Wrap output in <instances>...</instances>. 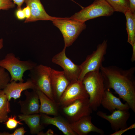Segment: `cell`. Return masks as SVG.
I'll return each mask as SVG.
<instances>
[{
  "label": "cell",
  "instance_id": "obj_1",
  "mask_svg": "<svg viewBox=\"0 0 135 135\" xmlns=\"http://www.w3.org/2000/svg\"><path fill=\"white\" fill-rule=\"evenodd\" d=\"M100 71L106 90L112 88L135 112V67L124 70L116 66H102Z\"/></svg>",
  "mask_w": 135,
  "mask_h": 135
},
{
  "label": "cell",
  "instance_id": "obj_2",
  "mask_svg": "<svg viewBox=\"0 0 135 135\" xmlns=\"http://www.w3.org/2000/svg\"><path fill=\"white\" fill-rule=\"evenodd\" d=\"M89 96V102L93 110L96 111L101 105L106 89L104 79L100 71L89 72L82 81Z\"/></svg>",
  "mask_w": 135,
  "mask_h": 135
},
{
  "label": "cell",
  "instance_id": "obj_3",
  "mask_svg": "<svg viewBox=\"0 0 135 135\" xmlns=\"http://www.w3.org/2000/svg\"><path fill=\"white\" fill-rule=\"evenodd\" d=\"M37 65L30 60H20L13 53L7 54L4 58L0 60V67L7 70L9 73L11 77L10 82L14 81L24 82L23 77L24 72L30 70Z\"/></svg>",
  "mask_w": 135,
  "mask_h": 135
},
{
  "label": "cell",
  "instance_id": "obj_4",
  "mask_svg": "<svg viewBox=\"0 0 135 135\" xmlns=\"http://www.w3.org/2000/svg\"><path fill=\"white\" fill-rule=\"evenodd\" d=\"M54 25L60 30L64 38V47L72 45L86 28L85 22L72 19L69 17H56L52 20Z\"/></svg>",
  "mask_w": 135,
  "mask_h": 135
},
{
  "label": "cell",
  "instance_id": "obj_5",
  "mask_svg": "<svg viewBox=\"0 0 135 135\" xmlns=\"http://www.w3.org/2000/svg\"><path fill=\"white\" fill-rule=\"evenodd\" d=\"M52 69L42 64L37 65L30 70L28 76L35 87V90H40L50 99L55 102L51 82Z\"/></svg>",
  "mask_w": 135,
  "mask_h": 135
},
{
  "label": "cell",
  "instance_id": "obj_6",
  "mask_svg": "<svg viewBox=\"0 0 135 135\" xmlns=\"http://www.w3.org/2000/svg\"><path fill=\"white\" fill-rule=\"evenodd\" d=\"M114 12L106 0H95L91 4L82 7L81 10L69 18L72 20L85 22L99 17L110 16Z\"/></svg>",
  "mask_w": 135,
  "mask_h": 135
},
{
  "label": "cell",
  "instance_id": "obj_7",
  "mask_svg": "<svg viewBox=\"0 0 135 135\" xmlns=\"http://www.w3.org/2000/svg\"><path fill=\"white\" fill-rule=\"evenodd\" d=\"M107 46V40H104L98 45L95 50L87 56L85 60L80 65L81 72L78 80L82 81L88 72L100 71L102 62L104 60Z\"/></svg>",
  "mask_w": 135,
  "mask_h": 135
},
{
  "label": "cell",
  "instance_id": "obj_8",
  "mask_svg": "<svg viewBox=\"0 0 135 135\" xmlns=\"http://www.w3.org/2000/svg\"><path fill=\"white\" fill-rule=\"evenodd\" d=\"M61 107L62 114L69 123L90 115L93 110L90 105L89 98L77 99L68 105Z\"/></svg>",
  "mask_w": 135,
  "mask_h": 135
},
{
  "label": "cell",
  "instance_id": "obj_9",
  "mask_svg": "<svg viewBox=\"0 0 135 135\" xmlns=\"http://www.w3.org/2000/svg\"><path fill=\"white\" fill-rule=\"evenodd\" d=\"M66 48L64 46L61 51L54 56L52 61L63 68L66 76L71 83L78 80L81 69L80 65L76 64L67 57L66 54Z\"/></svg>",
  "mask_w": 135,
  "mask_h": 135
},
{
  "label": "cell",
  "instance_id": "obj_10",
  "mask_svg": "<svg viewBox=\"0 0 135 135\" xmlns=\"http://www.w3.org/2000/svg\"><path fill=\"white\" fill-rule=\"evenodd\" d=\"M89 98L82 81L78 80L70 83L58 103L61 107L68 105L76 100Z\"/></svg>",
  "mask_w": 135,
  "mask_h": 135
},
{
  "label": "cell",
  "instance_id": "obj_11",
  "mask_svg": "<svg viewBox=\"0 0 135 135\" xmlns=\"http://www.w3.org/2000/svg\"><path fill=\"white\" fill-rule=\"evenodd\" d=\"M97 115L108 121L112 130L116 131L128 127L127 121L130 116L128 110H116L110 115L101 111L96 113Z\"/></svg>",
  "mask_w": 135,
  "mask_h": 135
},
{
  "label": "cell",
  "instance_id": "obj_12",
  "mask_svg": "<svg viewBox=\"0 0 135 135\" xmlns=\"http://www.w3.org/2000/svg\"><path fill=\"white\" fill-rule=\"evenodd\" d=\"M51 82L54 100L58 104L70 82L63 71L52 69Z\"/></svg>",
  "mask_w": 135,
  "mask_h": 135
},
{
  "label": "cell",
  "instance_id": "obj_13",
  "mask_svg": "<svg viewBox=\"0 0 135 135\" xmlns=\"http://www.w3.org/2000/svg\"><path fill=\"white\" fill-rule=\"evenodd\" d=\"M92 118L90 115L86 116L77 121L69 123V125L77 135H86L91 132H95L104 135V131L92 123Z\"/></svg>",
  "mask_w": 135,
  "mask_h": 135
},
{
  "label": "cell",
  "instance_id": "obj_14",
  "mask_svg": "<svg viewBox=\"0 0 135 135\" xmlns=\"http://www.w3.org/2000/svg\"><path fill=\"white\" fill-rule=\"evenodd\" d=\"M24 94L26 98L23 101L18 102L20 106V112L25 115L39 113L40 104L38 95L34 90L31 92L25 90Z\"/></svg>",
  "mask_w": 135,
  "mask_h": 135
},
{
  "label": "cell",
  "instance_id": "obj_15",
  "mask_svg": "<svg viewBox=\"0 0 135 135\" xmlns=\"http://www.w3.org/2000/svg\"><path fill=\"white\" fill-rule=\"evenodd\" d=\"M31 89L36 90L35 87L29 78L24 82L12 81L9 82L3 90L8 100L10 101L12 98L15 100L20 98L22 92L24 90Z\"/></svg>",
  "mask_w": 135,
  "mask_h": 135
},
{
  "label": "cell",
  "instance_id": "obj_16",
  "mask_svg": "<svg viewBox=\"0 0 135 135\" xmlns=\"http://www.w3.org/2000/svg\"><path fill=\"white\" fill-rule=\"evenodd\" d=\"M24 2L26 6L30 7L31 10L30 17L26 19L24 23L38 20L52 21L56 18L50 16L46 12L40 0H25Z\"/></svg>",
  "mask_w": 135,
  "mask_h": 135
},
{
  "label": "cell",
  "instance_id": "obj_17",
  "mask_svg": "<svg viewBox=\"0 0 135 135\" xmlns=\"http://www.w3.org/2000/svg\"><path fill=\"white\" fill-rule=\"evenodd\" d=\"M40 114L42 124L54 126L65 135H77L70 128L68 121L59 115L52 117L45 114Z\"/></svg>",
  "mask_w": 135,
  "mask_h": 135
},
{
  "label": "cell",
  "instance_id": "obj_18",
  "mask_svg": "<svg viewBox=\"0 0 135 135\" xmlns=\"http://www.w3.org/2000/svg\"><path fill=\"white\" fill-rule=\"evenodd\" d=\"M101 104L112 112L116 109L128 110L130 108L126 102L125 104L123 103L120 98L114 96L109 89L106 90L105 94L102 100Z\"/></svg>",
  "mask_w": 135,
  "mask_h": 135
},
{
  "label": "cell",
  "instance_id": "obj_19",
  "mask_svg": "<svg viewBox=\"0 0 135 135\" xmlns=\"http://www.w3.org/2000/svg\"><path fill=\"white\" fill-rule=\"evenodd\" d=\"M34 90L38 95L40 102L39 113L54 116L58 115L59 106L58 104L50 99L40 90Z\"/></svg>",
  "mask_w": 135,
  "mask_h": 135
},
{
  "label": "cell",
  "instance_id": "obj_20",
  "mask_svg": "<svg viewBox=\"0 0 135 135\" xmlns=\"http://www.w3.org/2000/svg\"><path fill=\"white\" fill-rule=\"evenodd\" d=\"M40 114H35L30 115L20 114L18 117L21 121H23L30 129V134L37 135L44 128L40 123Z\"/></svg>",
  "mask_w": 135,
  "mask_h": 135
},
{
  "label": "cell",
  "instance_id": "obj_21",
  "mask_svg": "<svg viewBox=\"0 0 135 135\" xmlns=\"http://www.w3.org/2000/svg\"><path fill=\"white\" fill-rule=\"evenodd\" d=\"M124 14L126 20L127 42L132 46L135 44V12L128 10Z\"/></svg>",
  "mask_w": 135,
  "mask_h": 135
},
{
  "label": "cell",
  "instance_id": "obj_22",
  "mask_svg": "<svg viewBox=\"0 0 135 135\" xmlns=\"http://www.w3.org/2000/svg\"><path fill=\"white\" fill-rule=\"evenodd\" d=\"M3 90H0V123L6 122L11 112L10 104Z\"/></svg>",
  "mask_w": 135,
  "mask_h": 135
},
{
  "label": "cell",
  "instance_id": "obj_23",
  "mask_svg": "<svg viewBox=\"0 0 135 135\" xmlns=\"http://www.w3.org/2000/svg\"><path fill=\"white\" fill-rule=\"evenodd\" d=\"M112 8L114 12H119L125 14L130 10L128 0H106Z\"/></svg>",
  "mask_w": 135,
  "mask_h": 135
},
{
  "label": "cell",
  "instance_id": "obj_24",
  "mask_svg": "<svg viewBox=\"0 0 135 135\" xmlns=\"http://www.w3.org/2000/svg\"><path fill=\"white\" fill-rule=\"evenodd\" d=\"M10 80V74L4 68L0 67V90H3Z\"/></svg>",
  "mask_w": 135,
  "mask_h": 135
},
{
  "label": "cell",
  "instance_id": "obj_25",
  "mask_svg": "<svg viewBox=\"0 0 135 135\" xmlns=\"http://www.w3.org/2000/svg\"><path fill=\"white\" fill-rule=\"evenodd\" d=\"M16 116L12 115L8 117V120L4 124L6 125V128L10 130H12L16 128L18 124L23 125V124L20 122V120L18 121L16 119Z\"/></svg>",
  "mask_w": 135,
  "mask_h": 135
},
{
  "label": "cell",
  "instance_id": "obj_26",
  "mask_svg": "<svg viewBox=\"0 0 135 135\" xmlns=\"http://www.w3.org/2000/svg\"><path fill=\"white\" fill-rule=\"evenodd\" d=\"M15 6V4L12 0H0V10H7Z\"/></svg>",
  "mask_w": 135,
  "mask_h": 135
},
{
  "label": "cell",
  "instance_id": "obj_27",
  "mask_svg": "<svg viewBox=\"0 0 135 135\" xmlns=\"http://www.w3.org/2000/svg\"><path fill=\"white\" fill-rule=\"evenodd\" d=\"M26 132L24 128L22 127L16 129L13 133L10 134L8 132H0V135H24Z\"/></svg>",
  "mask_w": 135,
  "mask_h": 135
},
{
  "label": "cell",
  "instance_id": "obj_28",
  "mask_svg": "<svg viewBox=\"0 0 135 135\" xmlns=\"http://www.w3.org/2000/svg\"><path fill=\"white\" fill-rule=\"evenodd\" d=\"M135 128V124H132L129 127L120 129L119 130L115 131L114 133H112L110 135H121L127 131Z\"/></svg>",
  "mask_w": 135,
  "mask_h": 135
},
{
  "label": "cell",
  "instance_id": "obj_29",
  "mask_svg": "<svg viewBox=\"0 0 135 135\" xmlns=\"http://www.w3.org/2000/svg\"><path fill=\"white\" fill-rule=\"evenodd\" d=\"M16 15L17 18L19 20H23L26 18L24 12L21 8L18 9L16 12Z\"/></svg>",
  "mask_w": 135,
  "mask_h": 135
},
{
  "label": "cell",
  "instance_id": "obj_30",
  "mask_svg": "<svg viewBox=\"0 0 135 135\" xmlns=\"http://www.w3.org/2000/svg\"><path fill=\"white\" fill-rule=\"evenodd\" d=\"M24 8L22 10L24 12L26 19H28L31 15V10L30 7L28 6Z\"/></svg>",
  "mask_w": 135,
  "mask_h": 135
},
{
  "label": "cell",
  "instance_id": "obj_31",
  "mask_svg": "<svg viewBox=\"0 0 135 135\" xmlns=\"http://www.w3.org/2000/svg\"><path fill=\"white\" fill-rule=\"evenodd\" d=\"M130 6V10L131 12H135V0H128Z\"/></svg>",
  "mask_w": 135,
  "mask_h": 135
},
{
  "label": "cell",
  "instance_id": "obj_32",
  "mask_svg": "<svg viewBox=\"0 0 135 135\" xmlns=\"http://www.w3.org/2000/svg\"><path fill=\"white\" fill-rule=\"evenodd\" d=\"M13 1L14 3L17 5L18 9L21 8V6L24 2L25 0H12Z\"/></svg>",
  "mask_w": 135,
  "mask_h": 135
},
{
  "label": "cell",
  "instance_id": "obj_33",
  "mask_svg": "<svg viewBox=\"0 0 135 135\" xmlns=\"http://www.w3.org/2000/svg\"><path fill=\"white\" fill-rule=\"evenodd\" d=\"M54 134L53 131L51 129H48L46 132L44 133L42 131L40 132L38 135H53Z\"/></svg>",
  "mask_w": 135,
  "mask_h": 135
},
{
  "label": "cell",
  "instance_id": "obj_34",
  "mask_svg": "<svg viewBox=\"0 0 135 135\" xmlns=\"http://www.w3.org/2000/svg\"><path fill=\"white\" fill-rule=\"evenodd\" d=\"M132 46V52L131 60L132 62H133L135 61V44H134Z\"/></svg>",
  "mask_w": 135,
  "mask_h": 135
},
{
  "label": "cell",
  "instance_id": "obj_35",
  "mask_svg": "<svg viewBox=\"0 0 135 135\" xmlns=\"http://www.w3.org/2000/svg\"><path fill=\"white\" fill-rule=\"evenodd\" d=\"M3 39L2 38H0V50L3 47Z\"/></svg>",
  "mask_w": 135,
  "mask_h": 135
},
{
  "label": "cell",
  "instance_id": "obj_36",
  "mask_svg": "<svg viewBox=\"0 0 135 135\" xmlns=\"http://www.w3.org/2000/svg\"><path fill=\"white\" fill-rule=\"evenodd\" d=\"M70 0L72 1L73 2H75L76 3V2H75L73 0Z\"/></svg>",
  "mask_w": 135,
  "mask_h": 135
},
{
  "label": "cell",
  "instance_id": "obj_37",
  "mask_svg": "<svg viewBox=\"0 0 135 135\" xmlns=\"http://www.w3.org/2000/svg\"></svg>",
  "mask_w": 135,
  "mask_h": 135
}]
</instances>
